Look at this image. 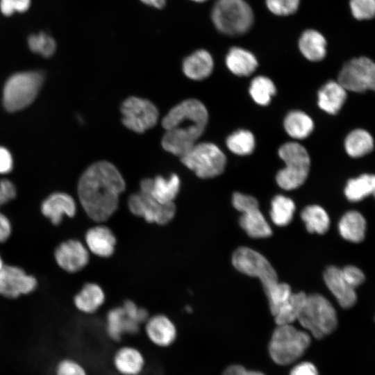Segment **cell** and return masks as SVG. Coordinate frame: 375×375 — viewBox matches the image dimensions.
<instances>
[{
  "label": "cell",
  "mask_w": 375,
  "mask_h": 375,
  "mask_svg": "<svg viewBox=\"0 0 375 375\" xmlns=\"http://www.w3.org/2000/svg\"><path fill=\"white\" fill-rule=\"evenodd\" d=\"M276 91V86L272 81L264 76H256L252 79L249 87L251 97L260 106L268 105Z\"/></svg>",
  "instance_id": "e575fe53"
},
{
  "label": "cell",
  "mask_w": 375,
  "mask_h": 375,
  "mask_svg": "<svg viewBox=\"0 0 375 375\" xmlns=\"http://www.w3.org/2000/svg\"><path fill=\"white\" fill-rule=\"evenodd\" d=\"M226 143L231 151L240 156L251 154L255 148L254 136L247 130H239L233 133L227 138Z\"/></svg>",
  "instance_id": "8d00e7d4"
},
{
  "label": "cell",
  "mask_w": 375,
  "mask_h": 375,
  "mask_svg": "<svg viewBox=\"0 0 375 375\" xmlns=\"http://www.w3.org/2000/svg\"><path fill=\"white\" fill-rule=\"evenodd\" d=\"M140 324L126 315L122 307L110 310L106 316V331L115 341H119L126 334H135L139 331Z\"/></svg>",
  "instance_id": "7402d4cb"
},
{
  "label": "cell",
  "mask_w": 375,
  "mask_h": 375,
  "mask_svg": "<svg viewBox=\"0 0 375 375\" xmlns=\"http://www.w3.org/2000/svg\"><path fill=\"white\" fill-rule=\"evenodd\" d=\"M16 188L8 179L0 180V207L16 197Z\"/></svg>",
  "instance_id": "f6af8a7d"
},
{
  "label": "cell",
  "mask_w": 375,
  "mask_h": 375,
  "mask_svg": "<svg viewBox=\"0 0 375 375\" xmlns=\"http://www.w3.org/2000/svg\"><path fill=\"white\" fill-rule=\"evenodd\" d=\"M318 106L324 112L337 114L347 99V90L337 81H330L318 92Z\"/></svg>",
  "instance_id": "cb8c5ba5"
},
{
  "label": "cell",
  "mask_w": 375,
  "mask_h": 375,
  "mask_svg": "<svg viewBox=\"0 0 375 375\" xmlns=\"http://www.w3.org/2000/svg\"><path fill=\"white\" fill-rule=\"evenodd\" d=\"M143 3L157 9L164 8L167 0H140Z\"/></svg>",
  "instance_id": "f907efd6"
},
{
  "label": "cell",
  "mask_w": 375,
  "mask_h": 375,
  "mask_svg": "<svg viewBox=\"0 0 375 375\" xmlns=\"http://www.w3.org/2000/svg\"><path fill=\"white\" fill-rule=\"evenodd\" d=\"M270 215L273 222L277 226H283L288 224L295 210L293 201L283 195H277L272 201Z\"/></svg>",
  "instance_id": "836d02e7"
},
{
  "label": "cell",
  "mask_w": 375,
  "mask_h": 375,
  "mask_svg": "<svg viewBox=\"0 0 375 375\" xmlns=\"http://www.w3.org/2000/svg\"><path fill=\"white\" fill-rule=\"evenodd\" d=\"M57 375H86V373L77 362L63 360L58 366Z\"/></svg>",
  "instance_id": "ee69618b"
},
{
  "label": "cell",
  "mask_w": 375,
  "mask_h": 375,
  "mask_svg": "<svg viewBox=\"0 0 375 375\" xmlns=\"http://www.w3.org/2000/svg\"><path fill=\"white\" fill-rule=\"evenodd\" d=\"M178 176L172 174L168 178L157 176L153 179L144 178L140 182V191L150 195L160 203L173 202L180 189Z\"/></svg>",
  "instance_id": "2e32d148"
},
{
  "label": "cell",
  "mask_w": 375,
  "mask_h": 375,
  "mask_svg": "<svg viewBox=\"0 0 375 375\" xmlns=\"http://www.w3.org/2000/svg\"><path fill=\"white\" fill-rule=\"evenodd\" d=\"M76 206L74 199L64 192H55L46 198L41 204V212L53 225L61 223L64 215L72 217Z\"/></svg>",
  "instance_id": "e0dca14e"
},
{
  "label": "cell",
  "mask_w": 375,
  "mask_h": 375,
  "mask_svg": "<svg viewBox=\"0 0 375 375\" xmlns=\"http://www.w3.org/2000/svg\"><path fill=\"white\" fill-rule=\"evenodd\" d=\"M232 263L239 272L258 278L265 293L278 282L275 269L265 257L249 247L237 249L233 253Z\"/></svg>",
  "instance_id": "9c48e42d"
},
{
  "label": "cell",
  "mask_w": 375,
  "mask_h": 375,
  "mask_svg": "<svg viewBox=\"0 0 375 375\" xmlns=\"http://www.w3.org/2000/svg\"><path fill=\"white\" fill-rule=\"evenodd\" d=\"M122 308L126 315L140 324L145 322L149 318L147 310L143 308L138 307L131 300L124 301Z\"/></svg>",
  "instance_id": "b9f144b4"
},
{
  "label": "cell",
  "mask_w": 375,
  "mask_h": 375,
  "mask_svg": "<svg viewBox=\"0 0 375 375\" xmlns=\"http://www.w3.org/2000/svg\"><path fill=\"white\" fill-rule=\"evenodd\" d=\"M375 189V177L373 174H364L349 179L344 188V194L351 201H359L373 194Z\"/></svg>",
  "instance_id": "1f68e13d"
},
{
  "label": "cell",
  "mask_w": 375,
  "mask_h": 375,
  "mask_svg": "<svg viewBox=\"0 0 375 375\" xmlns=\"http://www.w3.org/2000/svg\"><path fill=\"white\" fill-rule=\"evenodd\" d=\"M297 320L317 339L331 333L338 323L335 308L325 297L319 294L307 295Z\"/></svg>",
  "instance_id": "8992f818"
},
{
  "label": "cell",
  "mask_w": 375,
  "mask_h": 375,
  "mask_svg": "<svg viewBox=\"0 0 375 375\" xmlns=\"http://www.w3.org/2000/svg\"><path fill=\"white\" fill-rule=\"evenodd\" d=\"M85 239L87 249L97 256L108 258L115 252L116 237L106 226L99 225L90 228Z\"/></svg>",
  "instance_id": "ffe728a7"
},
{
  "label": "cell",
  "mask_w": 375,
  "mask_h": 375,
  "mask_svg": "<svg viewBox=\"0 0 375 375\" xmlns=\"http://www.w3.org/2000/svg\"><path fill=\"white\" fill-rule=\"evenodd\" d=\"M234 208L242 213L240 225L251 238H267L272 230L258 208L257 200L249 195L235 192L232 197Z\"/></svg>",
  "instance_id": "7c38bea8"
},
{
  "label": "cell",
  "mask_w": 375,
  "mask_h": 375,
  "mask_svg": "<svg viewBox=\"0 0 375 375\" xmlns=\"http://www.w3.org/2000/svg\"><path fill=\"white\" fill-rule=\"evenodd\" d=\"M344 148L349 156L352 158L362 157L373 150V138L369 132L364 129H355L346 137Z\"/></svg>",
  "instance_id": "f546056e"
},
{
  "label": "cell",
  "mask_w": 375,
  "mask_h": 375,
  "mask_svg": "<svg viewBox=\"0 0 375 375\" xmlns=\"http://www.w3.org/2000/svg\"><path fill=\"white\" fill-rule=\"evenodd\" d=\"M123 124L132 131L143 133L158 122V110L150 101L137 97L126 99L120 108Z\"/></svg>",
  "instance_id": "8fae6325"
},
{
  "label": "cell",
  "mask_w": 375,
  "mask_h": 375,
  "mask_svg": "<svg viewBox=\"0 0 375 375\" xmlns=\"http://www.w3.org/2000/svg\"><path fill=\"white\" fill-rule=\"evenodd\" d=\"M300 0H265L268 10L275 15L288 16L296 12Z\"/></svg>",
  "instance_id": "ab89813d"
},
{
  "label": "cell",
  "mask_w": 375,
  "mask_h": 375,
  "mask_svg": "<svg viewBox=\"0 0 375 375\" xmlns=\"http://www.w3.org/2000/svg\"><path fill=\"white\" fill-rule=\"evenodd\" d=\"M222 375H265L261 372L247 370L243 366L233 365L228 367Z\"/></svg>",
  "instance_id": "681fc988"
},
{
  "label": "cell",
  "mask_w": 375,
  "mask_h": 375,
  "mask_svg": "<svg viewBox=\"0 0 375 375\" xmlns=\"http://www.w3.org/2000/svg\"><path fill=\"white\" fill-rule=\"evenodd\" d=\"M298 46L302 55L312 62L320 61L326 55V40L315 29L304 31L299 38Z\"/></svg>",
  "instance_id": "603a6c76"
},
{
  "label": "cell",
  "mask_w": 375,
  "mask_h": 375,
  "mask_svg": "<svg viewBox=\"0 0 375 375\" xmlns=\"http://www.w3.org/2000/svg\"><path fill=\"white\" fill-rule=\"evenodd\" d=\"M278 156L285 166L276 174L278 185L286 190L300 187L310 170V159L306 149L297 142H290L281 146Z\"/></svg>",
  "instance_id": "52a82bcc"
},
{
  "label": "cell",
  "mask_w": 375,
  "mask_h": 375,
  "mask_svg": "<svg viewBox=\"0 0 375 375\" xmlns=\"http://www.w3.org/2000/svg\"><path fill=\"white\" fill-rule=\"evenodd\" d=\"M226 65L235 75H251L258 67L255 56L247 49L239 47H231L226 56Z\"/></svg>",
  "instance_id": "484cf974"
},
{
  "label": "cell",
  "mask_w": 375,
  "mask_h": 375,
  "mask_svg": "<svg viewBox=\"0 0 375 375\" xmlns=\"http://www.w3.org/2000/svg\"><path fill=\"white\" fill-rule=\"evenodd\" d=\"M13 167V161L10 151L5 147H0V174L10 172Z\"/></svg>",
  "instance_id": "bcb514c9"
},
{
  "label": "cell",
  "mask_w": 375,
  "mask_h": 375,
  "mask_svg": "<svg viewBox=\"0 0 375 375\" xmlns=\"http://www.w3.org/2000/svg\"><path fill=\"white\" fill-rule=\"evenodd\" d=\"M128 207L133 215L144 218L149 223L159 225L169 223L176 213L174 202L160 203L150 195L141 191L129 197Z\"/></svg>",
  "instance_id": "4fadbf2b"
},
{
  "label": "cell",
  "mask_w": 375,
  "mask_h": 375,
  "mask_svg": "<svg viewBox=\"0 0 375 375\" xmlns=\"http://www.w3.org/2000/svg\"><path fill=\"white\" fill-rule=\"evenodd\" d=\"M349 7L353 17L358 20H368L374 17L375 0H350Z\"/></svg>",
  "instance_id": "f35d334b"
},
{
  "label": "cell",
  "mask_w": 375,
  "mask_h": 375,
  "mask_svg": "<svg viewBox=\"0 0 375 375\" xmlns=\"http://www.w3.org/2000/svg\"><path fill=\"white\" fill-rule=\"evenodd\" d=\"M301 217L310 233H325L330 225L329 217L326 210L319 206H306L301 213Z\"/></svg>",
  "instance_id": "d6a6232c"
},
{
  "label": "cell",
  "mask_w": 375,
  "mask_h": 375,
  "mask_svg": "<svg viewBox=\"0 0 375 375\" xmlns=\"http://www.w3.org/2000/svg\"><path fill=\"white\" fill-rule=\"evenodd\" d=\"M290 375H318V372L313 364L303 362L295 366Z\"/></svg>",
  "instance_id": "7dc6e473"
},
{
  "label": "cell",
  "mask_w": 375,
  "mask_h": 375,
  "mask_svg": "<svg viewBox=\"0 0 375 375\" xmlns=\"http://www.w3.org/2000/svg\"><path fill=\"white\" fill-rule=\"evenodd\" d=\"M31 0H0V12L5 17L28 10Z\"/></svg>",
  "instance_id": "60d3db41"
},
{
  "label": "cell",
  "mask_w": 375,
  "mask_h": 375,
  "mask_svg": "<svg viewBox=\"0 0 375 375\" xmlns=\"http://www.w3.org/2000/svg\"><path fill=\"white\" fill-rule=\"evenodd\" d=\"M191 1L197 2V3H203L207 0H191Z\"/></svg>",
  "instance_id": "816d5d0a"
},
{
  "label": "cell",
  "mask_w": 375,
  "mask_h": 375,
  "mask_svg": "<svg viewBox=\"0 0 375 375\" xmlns=\"http://www.w3.org/2000/svg\"><path fill=\"white\" fill-rule=\"evenodd\" d=\"M114 366L122 375H138L144 366V358L142 353L132 347L119 349L113 359Z\"/></svg>",
  "instance_id": "d4e9b609"
},
{
  "label": "cell",
  "mask_w": 375,
  "mask_h": 375,
  "mask_svg": "<svg viewBox=\"0 0 375 375\" xmlns=\"http://www.w3.org/2000/svg\"><path fill=\"white\" fill-rule=\"evenodd\" d=\"M211 19L219 32L235 36L251 29L254 15L245 0H216L211 10Z\"/></svg>",
  "instance_id": "3957f363"
},
{
  "label": "cell",
  "mask_w": 375,
  "mask_h": 375,
  "mask_svg": "<svg viewBox=\"0 0 375 375\" xmlns=\"http://www.w3.org/2000/svg\"><path fill=\"white\" fill-rule=\"evenodd\" d=\"M44 74L42 71L19 72L6 81L3 103L9 112H16L29 106L36 98L42 85Z\"/></svg>",
  "instance_id": "277c9868"
},
{
  "label": "cell",
  "mask_w": 375,
  "mask_h": 375,
  "mask_svg": "<svg viewBox=\"0 0 375 375\" xmlns=\"http://www.w3.org/2000/svg\"><path fill=\"white\" fill-rule=\"evenodd\" d=\"M37 280L16 266L4 265L0 270V295L17 298L32 292L37 287Z\"/></svg>",
  "instance_id": "5bb4252c"
},
{
  "label": "cell",
  "mask_w": 375,
  "mask_h": 375,
  "mask_svg": "<svg viewBox=\"0 0 375 375\" xmlns=\"http://www.w3.org/2000/svg\"><path fill=\"white\" fill-rule=\"evenodd\" d=\"M12 226L6 215L0 212V242L6 241L11 234Z\"/></svg>",
  "instance_id": "c3c4849f"
},
{
  "label": "cell",
  "mask_w": 375,
  "mask_h": 375,
  "mask_svg": "<svg viewBox=\"0 0 375 375\" xmlns=\"http://www.w3.org/2000/svg\"><path fill=\"white\" fill-rule=\"evenodd\" d=\"M341 271L345 281L354 289L362 284L365 280L362 272L355 266H346Z\"/></svg>",
  "instance_id": "7bdbcfd3"
},
{
  "label": "cell",
  "mask_w": 375,
  "mask_h": 375,
  "mask_svg": "<svg viewBox=\"0 0 375 375\" xmlns=\"http://www.w3.org/2000/svg\"><path fill=\"white\" fill-rule=\"evenodd\" d=\"M181 162L201 178H210L220 175L224 170L226 158L215 144H195L180 157Z\"/></svg>",
  "instance_id": "ba28073f"
},
{
  "label": "cell",
  "mask_w": 375,
  "mask_h": 375,
  "mask_svg": "<svg viewBox=\"0 0 375 375\" xmlns=\"http://www.w3.org/2000/svg\"><path fill=\"white\" fill-rule=\"evenodd\" d=\"M324 279L340 306L348 308L354 305L357 299L355 289L345 281L340 269L335 266L328 267L324 271Z\"/></svg>",
  "instance_id": "d6986e66"
},
{
  "label": "cell",
  "mask_w": 375,
  "mask_h": 375,
  "mask_svg": "<svg viewBox=\"0 0 375 375\" xmlns=\"http://www.w3.org/2000/svg\"><path fill=\"white\" fill-rule=\"evenodd\" d=\"M105 294L97 283H85L80 292L76 294L74 302L81 312L91 314L96 312L104 303Z\"/></svg>",
  "instance_id": "4316f807"
},
{
  "label": "cell",
  "mask_w": 375,
  "mask_h": 375,
  "mask_svg": "<svg viewBox=\"0 0 375 375\" xmlns=\"http://www.w3.org/2000/svg\"><path fill=\"white\" fill-rule=\"evenodd\" d=\"M214 67L211 54L205 49H199L187 56L183 61L182 69L184 74L194 81H201L208 77Z\"/></svg>",
  "instance_id": "44dd1931"
},
{
  "label": "cell",
  "mask_w": 375,
  "mask_h": 375,
  "mask_svg": "<svg viewBox=\"0 0 375 375\" xmlns=\"http://www.w3.org/2000/svg\"><path fill=\"white\" fill-rule=\"evenodd\" d=\"M338 229L344 239L352 242H360L365 238L366 221L359 212L351 210L342 217Z\"/></svg>",
  "instance_id": "83f0119b"
},
{
  "label": "cell",
  "mask_w": 375,
  "mask_h": 375,
  "mask_svg": "<svg viewBox=\"0 0 375 375\" xmlns=\"http://www.w3.org/2000/svg\"><path fill=\"white\" fill-rule=\"evenodd\" d=\"M125 188V181L117 167L108 161H99L81 175L78 196L88 216L102 222L117 209L119 197Z\"/></svg>",
  "instance_id": "6da1fadb"
},
{
  "label": "cell",
  "mask_w": 375,
  "mask_h": 375,
  "mask_svg": "<svg viewBox=\"0 0 375 375\" xmlns=\"http://www.w3.org/2000/svg\"><path fill=\"white\" fill-rule=\"evenodd\" d=\"M208 119L207 109L198 99H190L177 104L162 119L165 130L161 141L162 148L182 156L203 134Z\"/></svg>",
  "instance_id": "7a4b0ae2"
},
{
  "label": "cell",
  "mask_w": 375,
  "mask_h": 375,
  "mask_svg": "<svg viewBox=\"0 0 375 375\" xmlns=\"http://www.w3.org/2000/svg\"><path fill=\"white\" fill-rule=\"evenodd\" d=\"M291 294V288L288 284L278 282L266 293L273 315L285 303Z\"/></svg>",
  "instance_id": "74e56055"
},
{
  "label": "cell",
  "mask_w": 375,
  "mask_h": 375,
  "mask_svg": "<svg viewBox=\"0 0 375 375\" xmlns=\"http://www.w3.org/2000/svg\"><path fill=\"white\" fill-rule=\"evenodd\" d=\"M27 45L33 53L46 58L51 57L57 48L55 39L44 31L30 34L27 38Z\"/></svg>",
  "instance_id": "d590c367"
},
{
  "label": "cell",
  "mask_w": 375,
  "mask_h": 375,
  "mask_svg": "<svg viewBox=\"0 0 375 375\" xmlns=\"http://www.w3.org/2000/svg\"><path fill=\"white\" fill-rule=\"evenodd\" d=\"M338 82L347 90L363 92L375 88V65L369 58L360 56L347 61L338 74Z\"/></svg>",
  "instance_id": "30bf717a"
},
{
  "label": "cell",
  "mask_w": 375,
  "mask_h": 375,
  "mask_svg": "<svg viewBox=\"0 0 375 375\" xmlns=\"http://www.w3.org/2000/svg\"><path fill=\"white\" fill-rule=\"evenodd\" d=\"M307 294L303 292L292 293L274 315L277 325L292 324L297 318L305 304Z\"/></svg>",
  "instance_id": "4dcf8cb0"
},
{
  "label": "cell",
  "mask_w": 375,
  "mask_h": 375,
  "mask_svg": "<svg viewBox=\"0 0 375 375\" xmlns=\"http://www.w3.org/2000/svg\"><path fill=\"white\" fill-rule=\"evenodd\" d=\"M3 263L2 259H1V258L0 256V270L3 267Z\"/></svg>",
  "instance_id": "f5cc1de1"
},
{
  "label": "cell",
  "mask_w": 375,
  "mask_h": 375,
  "mask_svg": "<svg viewBox=\"0 0 375 375\" xmlns=\"http://www.w3.org/2000/svg\"><path fill=\"white\" fill-rule=\"evenodd\" d=\"M283 125L291 138L299 140L306 138L314 128L312 119L300 110L290 112L284 119Z\"/></svg>",
  "instance_id": "f1b7e54d"
},
{
  "label": "cell",
  "mask_w": 375,
  "mask_h": 375,
  "mask_svg": "<svg viewBox=\"0 0 375 375\" xmlns=\"http://www.w3.org/2000/svg\"><path fill=\"white\" fill-rule=\"evenodd\" d=\"M310 344L306 332L292 324L277 325L269 342V351L272 360L278 365H288L299 358Z\"/></svg>",
  "instance_id": "5b68a950"
},
{
  "label": "cell",
  "mask_w": 375,
  "mask_h": 375,
  "mask_svg": "<svg viewBox=\"0 0 375 375\" xmlns=\"http://www.w3.org/2000/svg\"><path fill=\"white\" fill-rule=\"evenodd\" d=\"M54 257L59 267L69 273L82 269L90 259L88 249L77 240H68L60 244L55 250Z\"/></svg>",
  "instance_id": "9a60e30c"
},
{
  "label": "cell",
  "mask_w": 375,
  "mask_h": 375,
  "mask_svg": "<svg viewBox=\"0 0 375 375\" xmlns=\"http://www.w3.org/2000/svg\"><path fill=\"white\" fill-rule=\"evenodd\" d=\"M145 332L154 344L166 347L172 344L177 335L176 328L173 322L164 315H156L145 322Z\"/></svg>",
  "instance_id": "ac0fdd59"
}]
</instances>
